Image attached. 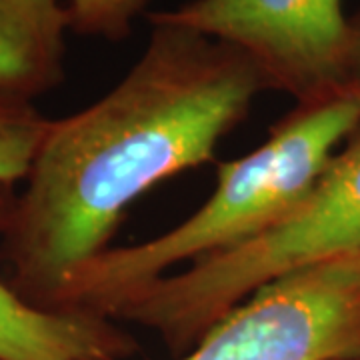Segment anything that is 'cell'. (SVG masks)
<instances>
[{
    "mask_svg": "<svg viewBox=\"0 0 360 360\" xmlns=\"http://www.w3.org/2000/svg\"><path fill=\"white\" fill-rule=\"evenodd\" d=\"M150 26L146 49L112 89L51 118L0 219L4 278L32 307L54 310L75 272L115 246L130 206L212 162L266 92L240 51L191 28Z\"/></svg>",
    "mask_w": 360,
    "mask_h": 360,
    "instance_id": "obj_1",
    "label": "cell"
},
{
    "mask_svg": "<svg viewBox=\"0 0 360 360\" xmlns=\"http://www.w3.org/2000/svg\"><path fill=\"white\" fill-rule=\"evenodd\" d=\"M360 127V82L295 104L252 153L220 162L217 188L186 220L150 240L112 246L68 281L54 310L110 319L130 292L180 264L234 248L288 214Z\"/></svg>",
    "mask_w": 360,
    "mask_h": 360,
    "instance_id": "obj_2",
    "label": "cell"
},
{
    "mask_svg": "<svg viewBox=\"0 0 360 360\" xmlns=\"http://www.w3.org/2000/svg\"><path fill=\"white\" fill-rule=\"evenodd\" d=\"M352 255H360V127L276 224L130 292L112 319L148 328L179 359L258 288Z\"/></svg>",
    "mask_w": 360,
    "mask_h": 360,
    "instance_id": "obj_3",
    "label": "cell"
},
{
    "mask_svg": "<svg viewBox=\"0 0 360 360\" xmlns=\"http://www.w3.org/2000/svg\"><path fill=\"white\" fill-rule=\"evenodd\" d=\"M148 22L191 28L240 51L266 90L286 92L295 104L356 82L352 22L342 0H188L150 13Z\"/></svg>",
    "mask_w": 360,
    "mask_h": 360,
    "instance_id": "obj_4",
    "label": "cell"
},
{
    "mask_svg": "<svg viewBox=\"0 0 360 360\" xmlns=\"http://www.w3.org/2000/svg\"><path fill=\"white\" fill-rule=\"evenodd\" d=\"M360 354V255L258 288L174 360H333Z\"/></svg>",
    "mask_w": 360,
    "mask_h": 360,
    "instance_id": "obj_5",
    "label": "cell"
},
{
    "mask_svg": "<svg viewBox=\"0 0 360 360\" xmlns=\"http://www.w3.org/2000/svg\"><path fill=\"white\" fill-rule=\"evenodd\" d=\"M13 193L0 186V219ZM136 352L120 322L32 307L0 276V360H127Z\"/></svg>",
    "mask_w": 360,
    "mask_h": 360,
    "instance_id": "obj_6",
    "label": "cell"
},
{
    "mask_svg": "<svg viewBox=\"0 0 360 360\" xmlns=\"http://www.w3.org/2000/svg\"><path fill=\"white\" fill-rule=\"evenodd\" d=\"M65 0H0V94L34 103L66 80Z\"/></svg>",
    "mask_w": 360,
    "mask_h": 360,
    "instance_id": "obj_7",
    "label": "cell"
},
{
    "mask_svg": "<svg viewBox=\"0 0 360 360\" xmlns=\"http://www.w3.org/2000/svg\"><path fill=\"white\" fill-rule=\"evenodd\" d=\"M49 122L34 103L0 94V186L25 180Z\"/></svg>",
    "mask_w": 360,
    "mask_h": 360,
    "instance_id": "obj_8",
    "label": "cell"
},
{
    "mask_svg": "<svg viewBox=\"0 0 360 360\" xmlns=\"http://www.w3.org/2000/svg\"><path fill=\"white\" fill-rule=\"evenodd\" d=\"M150 0H65L70 32L86 39L122 42Z\"/></svg>",
    "mask_w": 360,
    "mask_h": 360,
    "instance_id": "obj_9",
    "label": "cell"
},
{
    "mask_svg": "<svg viewBox=\"0 0 360 360\" xmlns=\"http://www.w3.org/2000/svg\"><path fill=\"white\" fill-rule=\"evenodd\" d=\"M352 22V77L360 82V11L350 16Z\"/></svg>",
    "mask_w": 360,
    "mask_h": 360,
    "instance_id": "obj_10",
    "label": "cell"
},
{
    "mask_svg": "<svg viewBox=\"0 0 360 360\" xmlns=\"http://www.w3.org/2000/svg\"><path fill=\"white\" fill-rule=\"evenodd\" d=\"M333 360H360V354H352V356H340V359H333Z\"/></svg>",
    "mask_w": 360,
    "mask_h": 360,
    "instance_id": "obj_11",
    "label": "cell"
}]
</instances>
